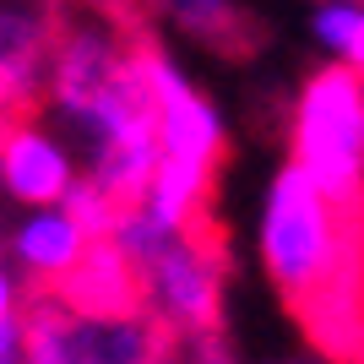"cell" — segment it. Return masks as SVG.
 Wrapping results in <instances>:
<instances>
[{"instance_id": "cell-13", "label": "cell", "mask_w": 364, "mask_h": 364, "mask_svg": "<svg viewBox=\"0 0 364 364\" xmlns=\"http://www.w3.org/2000/svg\"><path fill=\"white\" fill-rule=\"evenodd\" d=\"M87 6H109V0H87Z\"/></svg>"}, {"instance_id": "cell-3", "label": "cell", "mask_w": 364, "mask_h": 364, "mask_svg": "<svg viewBox=\"0 0 364 364\" xmlns=\"http://www.w3.org/2000/svg\"><path fill=\"white\" fill-rule=\"evenodd\" d=\"M164 321L152 310L87 316L55 289L28 294V359L33 364H141L164 359Z\"/></svg>"}, {"instance_id": "cell-2", "label": "cell", "mask_w": 364, "mask_h": 364, "mask_svg": "<svg viewBox=\"0 0 364 364\" xmlns=\"http://www.w3.org/2000/svg\"><path fill=\"white\" fill-rule=\"evenodd\" d=\"M294 164L348 213H364V71L348 60L321 65L294 98Z\"/></svg>"}, {"instance_id": "cell-9", "label": "cell", "mask_w": 364, "mask_h": 364, "mask_svg": "<svg viewBox=\"0 0 364 364\" xmlns=\"http://www.w3.org/2000/svg\"><path fill=\"white\" fill-rule=\"evenodd\" d=\"M87 245H92V234L76 223V213L65 207V201L33 207V213L11 228V256H16V267H22L38 289H44V283H60L76 261L87 256Z\"/></svg>"}, {"instance_id": "cell-12", "label": "cell", "mask_w": 364, "mask_h": 364, "mask_svg": "<svg viewBox=\"0 0 364 364\" xmlns=\"http://www.w3.org/2000/svg\"><path fill=\"white\" fill-rule=\"evenodd\" d=\"M0 359H28V289L16 283L6 256H0Z\"/></svg>"}, {"instance_id": "cell-10", "label": "cell", "mask_w": 364, "mask_h": 364, "mask_svg": "<svg viewBox=\"0 0 364 364\" xmlns=\"http://www.w3.org/2000/svg\"><path fill=\"white\" fill-rule=\"evenodd\" d=\"M152 6L180 33L223 49V55H240L250 44V16L240 11V0H152Z\"/></svg>"}, {"instance_id": "cell-11", "label": "cell", "mask_w": 364, "mask_h": 364, "mask_svg": "<svg viewBox=\"0 0 364 364\" xmlns=\"http://www.w3.org/2000/svg\"><path fill=\"white\" fill-rule=\"evenodd\" d=\"M310 33L332 60H348L364 71V0H321Z\"/></svg>"}, {"instance_id": "cell-14", "label": "cell", "mask_w": 364, "mask_h": 364, "mask_svg": "<svg viewBox=\"0 0 364 364\" xmlns=\"http://www.w3.org/2000/svg\"><path fill=\"white\" fill-rule=\"evenodd\" d=\"M0 136H6V120H0Z\"/></svg>"}, {"instance_id": "cell-6", "label": "cell", "mask_w": 364, "mask_h": 364, "mask_svg": "<svg viewBox=\"0 0 364 364\" xmlns=\"http://www.w3.org/2000/svg\"><path fill=\"white\" fill-rule=\"evenodd\" d=\"M76 185V158L60 136L33 120H11L0 136V191L16 207H55Z\"/></svg>"}, {"instance_id": "cell-8", "label": "cell", "mask_w": 364, "mask_h": 364, "mask_svg": "<svg viewBox=\"0 0 364 364\" xmlns=\"http://www.w3.org/2000/svg\"><path fill=\"white\" fill-rule=\"evenodd\" d=\"M44 289H55L60 299H71L87 316H131V310H147L141 304V267L131 261V250L114 234L92 240L87 256L76 261L60 283H44Z\"/></svg>"}, {"instance_id": "cell-4", "label": "cell", "mask_w": 364, "mask_h": 364, "mask_svg": "<svg viewBox=\"0 0 364 364\" xmlns=\"http://www.w3.org/2000/svg\"><path fill=\"white\" fill-rule=\"evenodd\" d=\"M141 304L164 321L168 337H185V353H207L201 337H223V256L213 240L185 228L141 261Z\"/></svg>"}, {"instance_id": "cell-1", "label": "cell", "mask_w": 364, "mask_h": 364, "mask_svg": "<svg viewBox=\"0 0 364 364\" xmlns=\"http://www.w3.org/2000/svg\"><path fill=\"white\" fill-rule=\"evenodd\" d=\"M353 218L348 207H337L321 191L304 164H283L267 185V207H261V261L267 277L277 283V294L294 310H310L321 294L332 289L353 250Z\"/></svg>"}, {"instance_id": "cell-7", "label": "cell", "mask_w": 364, "mask_h": 364, "mask_svg": "<svg viewBox=\"0 0 364 364\" xmlns=\"http://www.w3.org/2000/svg\"><path fill=\"white\" fill-rule=\"evenodd\" d=\"M49 60H55V22L33 6L6 0L0 6V114L33 109L49 92Z\"/></svg>"}, {"instance_id": "cell-5", "label": "cell", "mask_w": 364, "mask_h": 364, "mask_svg": "<svg viewBox=\"0 0 364 364\" xmlns=\"http://www.w3.org/2000/svg\"><path fill=\"white\" fill-rule=\"evenodd\" d=\"M136 55L147 65V82H152V98H158V136H164V152L174 158H196V164H223L228 152V131H223V114H218L180 65L168 60L158 44L136 38Z\"/></svg>"}]
</instances>
